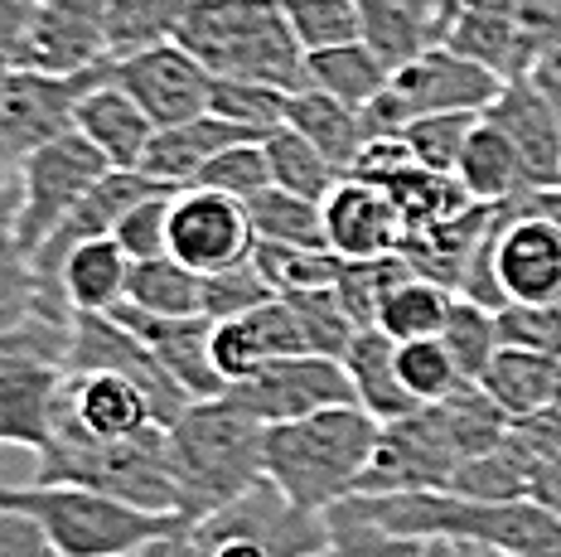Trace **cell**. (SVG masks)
Wrapping results in <instances>:
<instances>
[{
    "mask_svg": "<svg viewBox=\"0 0 561 557\" xmlns=\"http://www.w3.org/2000/svg\"><path fill=\"white\" fill-rule=\"evenodd\" d=\"M489 117L508 132V141L523 156V175H528V194L561 190V117L557 107L537 92L528 78L504 88V98L489 107Z\"/></svg>",
    "mask_w": 561,
    "mask_h": 557,
    "instance_id": "7402d4cb",
    "label": "cell"
},
{
    "mask_svg": "<svg viewBox=\"0 0 561 557\" xmlns=\"http://www.w3.org/2000/svg\"><path fill=\"white\" fill-rule=\"evenodd\" d=\"M455 306V292L440 282H426V276H412L402 282L397 292L382 300L378 310V330L392 334L397 344H412V340H440Z\"/></svg>",
    "mask_w": 561,
    "mask_h": 557,
    "instance_id": "e575fe53",
    "label": "cell"
},
{
    "mask_svg": "<svg viewBox=\"0 0 561 557\" xmlns=\"http://www.w3.org/2000/svg\"><path fill=\"white\" fill-rule=\"evenodd\" d=\"M208 112L224 122H238L256 136H272L276 126H286V92L262 88V83H242V78H214V102Z\"/></svg>",
    "mask_w": 561,
    "mask_h": 557,
    "instance_id": "f6af8a7d",
    "label": "cell"
},
{
    "mask_svg": "<svg viewBox=\"0 0 561 557\" xmlns=\"http://www.w3.org/2000/svg\"><path fill=\"white\" fill-rule=\"evenodd\" d=\"M131 258L116 238H98L73 248L58 266V296L68 300L73 316H112L116 306H126L131 292Z\"/></svg>",
    "mask_w": 561,
    "mask_h": 557,
    "instance_id": "cb8c5ba5",
    "label": "cell"
},
{
    "mask_svg": "<svg viewBox=\"0 0 561 557\" xmlns=\"http://www.w3.org/2000/svg\"><path fill=\"white\" fill-rule=\"evenodd\" d=\"M256 234L242 200L214 190H180L170 200V258L194 266L198 276L252 262Z\"/></svg>",
    "mask_w": 561,
    "mask_h": 557,
    "instance_id": "9a60e30c",
    "label": "cell"
},
{
    "mask_svg": "<svg viewBox=\"0 0 561 557\" xmlns=\"http://www.w3.org/2000/svg\"><path fill=\"white\" fill-rule=\"evenodd\" d=\"M320 214H324V248L344 262L388 258L407 238V224L397 214V204L388 200V190L354 175L334 184V194L320 204Z\"/></svg>",
    "mask_w": 561,
    "mask_h": 557,
    "instance_id": "d6986e66",
    "label": "cell"
},
{
    "mask_svg": "<svg viewBox=\"0 0 561 557\" xmlns=\"http://www.w3.org/2000/svg\"><path fill=\"white\" fill-rule=\"evenodd\" d=\"M68 374H122L136 388L150 393L160 422L174 427L190 412V393L174 383L160 359L136 340L116 316H73V334H68Z\"/></svg>",
    "mask_w": 561,
    "mask_h": 557,
    "instance_id": "4fadbf2b",
    "label": "cell"
},
{
    "mask_svg": "<svg viewBox=\"0 0 561 557\" xmlns=\"http://www.w3.org/2000/svg\"><path fill=\"white\" fill-rule=\"evenodd\" d=\"M528 200L542 208L547 218H557V224H561V190H542V194H528Z\"/></svg>",
    "mask_w": 561,
    "mask_h": 557,
    "instance_id": "9f6ffc18",
    "label": "cell"
},
{
    "mask_svg": "<svg viewBox=\"0 0 561 557\" xmlns=\"http://www.w3.org/2000/svg\"><path fill=\"white\" fill-rule=\"evenodd\" d=\"M248 141H266V136L204 112V117H194V122L160 126L156 141H150V150H146V160H140V175H150L156 184H165V190H174V194L194 190V180L208 170V160L224 156V150H232V146H248Z\"/></svg>",
    "mask_w": 561,
    "mask_h": 557,
    "instance_id": "44dd1931",
    "label": "cell"
},
{
    "mask_svg": "<svg viewBox=\"0 0 561 557\" xmlns=\"http://www.w3.org/2000/svg\"><path fill=\"white\" fill-rule=\"evenodd\" d=\"M440 340H446V350L455 354V364H460L465 378L484 383L489 364H494L499 350H504V334H499V310H484V306H474V300L455 296Z\"/></svg>",
    "mask_w": 561,
    "mask_h": 557,
    "instance_id": "ab89813d",
    "label": "cell"
},
{
    "mask_svg": "<svg viewBox=\"0 0 561 557\" xmlns=\"http://www.w3.org/2000/svg\"><path fill=\"white\" fill-rule=\"evenodd\" d=\"M286 126H290V132L306 136V141L320 150V156H330L334 166L344 170V175L358 166L364 146L373 141L364 112L344 107V102L324 98V92H314V88L290 92V98H286Z\"/></svg>",
    "mask_w": 561,
    "mask_h": 557,
    "instance_id": "f1b7e54d",
    "label": "cell"
},
{
    "mask_svg": "<svg viewBox=\"0 0 561 557\" xmlns=\"http://www.w3.org/2000/svg\"><path fill=\"white\" fill-rule=\"evenodd\" d=\"M397 374H402V388L412 393L421 408L446 402V398H455V393L474 388V383L460 374V364H455V354L446 350V340L397 344Z\"/></svg>",
    "mask_w": 561,
    "mask_h": 557,
    "instance_id": "60d3db41",
    "label": "cell"
},
{
    "mask_svg": "<svg viewBox=\"0 0 561 557\" xmlns=\"http://www.w3.org/2000/svg\"><path fill=\"white\" fill-rule=\"evenodd\" d=\"M174 44H184L214 78H242L286 98L310 88V54L290 34L280 0H190Z\"/></svg>",
    "mask_w": 561,
    "mask_h": 557,
    "instance_id": "277c9868",
    "label": "cell"
},
{
    "mask_svg": "<svg viewBox=\"0 0 561 557\" xmlns=\"http://www.w3.org/2000/svg\"><path fill=\"white\" fill-rule=\"evenodd\" d=\"M504 78L494 68L465 59L450 44H436L407 68H397L388 92L364 112L368 136H397L412 117H436V112H474L484 117L504 98Z\"/></svg>",
    "mask_w": 561,
    "mask_h": 557,
    "instance_id": "ba28073f",
    "label": "cell"
},
{
    "mask_svg": "<svg viewBox=\"0 0 561 557\" xmlns=\"http://www.w3.org/2000/svg\"><path fill=\"white\" fill-rule=\"evenodd\" d=\"M107 170L112 166L102 160V150L92 141H83L78 132L58 136V141L30 150V156L20 160L15 228H20V242L30 248V258L54 238V228L88 200V190L107 175Z\"/></svg>",
    "mask_w": 561,
    "mask_h": 557,
    "instance_id": "9c48e42d",
    "label": "cell"
},
{
    "mask_svg": "<svg viewBox=\"0 0 561 557\" xmlns=\"http://www.w3.org/2000/svg\"><path fill=\"white\" fill-rule=\"evenodd\" d=\"M378 436L382 422H373L358 402L266 427V480L290 504L310 509V514H330L334 504L358 495Z\"/></svg>",
    "mask_w": 561,
    "mask_h": 557,
    "instance_id": "3957f363",
    "label": "cell"
},
{
    "mask_svg": "<svg viewBox=\"0 0 561 557\" xmlns=\"http://www.w3.org/2000/svg\"><path fill=\"white\" fill-rule=\"evenodd\" d=\"M15 214L20 190L0 204V330H20L25 320L39 316V272H34L30 248L20 242Z\"/></svg>",
    "mask_w": 561,
    "mask_h": 557,
    "instance_id": "d6a6232c",
    "label": "cell"
},
{
    "mask_svg": "<svg viewBox=\"0 0 561 557\" xmlns=\"http://www.w3.org/2000/svg\"><path fill=\"white\" fill-rule=\"evenodd\" d=\"M112 316L160 359V368L194 402L224 398L228 393V383L214 368V320L208 316H150V310H136V306H116Z\"/></svg>",
    "mask_w": 561,
    "mask_h": 557,
    "instance_id": "ac0fdd59",
    "label": "cell"
},
{
    "mask_svg": "<svg viewBox=\"0 0 561 557\" xmlns=\"http://www.w3.org/2000/svg\"><path fill=\"white\" fill-rule=\"evenodd\" d=\"M54 422L78 427V432L98 441H122V436L146 432V427H165L150 393L136 388L122 374H68L64 393H58Z\"/></svg>",
    "mask_w": 561,
    "mask_h": 557,
    "instance_id": "ffe728a7",
    "label": "cell"
},
{
    "mask_svg": "<svg viewBox=\"0 0 561 557\" xmlns=\"http://www.w3.org/2000/svg\"><path fill=\"white\" fill-rule=\"evenodd\" d=\"M499 334H504V350L561 354V300H552V306H504L499 310Z\"/></svg>",
    "mask_w": 561,
    "mask_h": 557,
    "instance_id": "f907efd6",
    "label": "cell"
},
{
    "mask_svg": "<svg viewBox=\"0 0 561 557\" xmlns=\"http://www.w3.org/2000/svg\"><path fill=\"white\" fill-rule=\"evenodd\" d=\"M314 557H431V543L373 524L354 499L330 509V543Z\"/></svg>",
    "mask_w": 561,
    "mask_h": 557,
    "instance_id": "f35d334b",
    "label": "cell"
},
{
    "mask_svg": "<svg viewBox=\"0 0 561 557\" xmlns=\"http://www.w3.org/2000/svg\"><path fill=\"white\" fill-rule=\"evenodd\" d=\"M170 200L174 194H150L146 204H136L131 214L116 228V242L126 248L131 262H150V258H170Z\"/></svg>",
    "mask_w": 561,
    "mask_h": 557,
    "instance_id": "681fc988",
    "label": "cell"
},
{
    "mask_svg": "<svg viewBox=\"0 0 561 557\" xmlns=\"http://www.w3.org/2000/svg\"><path fill=\"white\" fill-rule=\"evenodd\" d=\"M412 262L402 258V252H388V258H364V262H344L339 266V282L334 292L344 300L348 320L358 325V330H373L378 325V310L382 300H388L402 282H412Z\"/></svg>",
    "mask_w": 561,
    "mask_h": 557,
    "instance_id": "74e56055",
    "label": "cell"
},
{
    "mask_svg": "<svg viewBox=\"0 0 561 557\" xmlns=\"http://www.w3.org/2000/svg\"><path fill=\"white\" fill-rule=\"evenodd\" d=\"M116 59L83 68V73H34V68H10L0 83V132L20 160L30 150L78 132V107L92 88L112 83Z\"/></svg>",
    "mask_w": 561,
    "mask_h": 557,
    "instance_id": "30bf717a",
    "label": "cell"
},
{
    "mask_svg": "<svg viewBox=\"0 0 561 557\" xmlns=\"http://www.w3.org/2000/svg\"><path fill=\"white\" fill-rule=\"evenodd\" d=\"M126 306L150 310V316H204V276L174 258L136 262Z\"/></svg>",
    "mask_w": 561,
    "mask_h": 557,
    "instance_id": "d590c367",
    "label": "cell"
},
{
    "mask_svg": "<svg viewBox=\"0 0 561 557\" xmlns=\"http://www.w3.org/2000/svg\"><path fill=\"white\" fill-rule=\"evenodd\" d=\"M455 180L465 184L474 204H513L528 200V175H523V156L508 141V132L494 117H479V126L465 141V156L455 166Z\"/></svg>",
    "mask_w": 561,
    "mask_h": 557,
    "instance_id": "4316f807",
    "label": "cell"
},
{
    "mask_svg": "<svg viewBox=\"0 0 561 557\" xmlns=\"http://www.w3.org/2000/svg\"><path fill=\"white\" fill-rule=\"evenodd\" d=\"M373 524L421 543H479L508 557H561V514L537 499H470L450 490L358 495Z\"/></svg>",
    "mask_w": 561,
    "mask_h": 557,
    "instance_id": "6da1fadb",
    "label": "cell"
},
{
    "mask_svg": "<svg viewBox=\"0 0 561 557\" xmlns=\"http://www.w3.org/2000/svg\"><path fill=\"white\" fill-rule=\"evenodd\" d=\"M170 470L180 519L198 524L266 480V427L232 398L190 402L170 427Z\"/></svg>",
    "mask_w": 561,
    "mask_h": 557,
    "instance_id": "7a4b0ae2",
    "label": "cell"
},
{
    "mask_svg": "<svg viewBox=\"0 0 561 557\" xmlns=\"http://www.w3.org/2000/svg\"><path fill=\"white\" fill-rule=\"evenodd\" d=\"M248 218L256 242H280V248H324V214L314 200H300L290 190H262L248 200Z\"/></svg>",
    "mask_w": 561,
    "mask_h": 557,
    "instance_id": "8d00e7d4",
    "label": "cell"
},
{
    "mask_svg": "<svg viewBox=\"0 0 561 557\" xmlns=\"http://www.w3.org/2000/svg\"><path fill=\"white\" fill-rule=\"evenodd\" d=\"M407 5H416V10H426V15H436L446 30H450V20H455V0H407Z\"/></svg>",
    "mask_w": 561,
    "mask_h": 557,
    "instance_id": "11a10c76",
    "label": "cell"
},
{
    "mask_svg": "<svg viewBox=\"0 0 561 557\" xmlns=\"http://www.w3.org/2000/svg\"><path fill=\"white\" fill-rule=\"evenodd\" d=\"M156 132L160 126L140 112V102L131 92L116 88V78L102 88H92L83 98V107H78V136L98 146L112 170H140Z\"/></svg>",
    "mask_w": 561,
    "mask_h": 557,
    "instance_id": "603a6c76",
    "label": "cell"
},
{
    "mask_svg": "<svg viewBox=\"0 0 561 557\" xmlns=\"http://www.w3.org/2000/svg\"><path fill=\"white\" fill-rule=\"evenodd\" d=\"M306 78H310L314 92H324V98L344 102V107H354V112H368L373 102L388 92L392 68L382 64L364 39H354V44H339V49L310 54V59H306Z\"/></svg>",
    "mask_w": 561,
    "mask_h": 557,
    "instance_id": "f546056e",
    "label": "cell"
},
{
    "mask_svg": "<svg viewBox=\"0 0 561 557\" xmlns=\"http://www.w3.org/2000/svg\"><path fill=\"white\" fill-rule=\"evenodd\" d=\"M0 557H58V553L30 514H15V509L0 504Z\"/></svg>",
    "mask_w": 561,
    "mask_h": 557,
    "instance_id": "816d5d0a",
    "label": "cell"
},
{
    "mask_svg": "<svg viewBox=\"0 0 561 557\" xmlns=\"http://www.w3.org/2000/svg\"><path fill=\"white\" fill-rule=\"evenodd\" d=\"M494 276L508 306L561 300V224L533 200H513L494 234Z\"/></svg>",
    "mask_w": 561,
    "mask_h": 557,
    "instance_id": "5bb4252c",
    "label": "cell"
},
{
    "mask_svg": "<svg viewBox=\"0 0 561 557\" xmlns=\"http://www.w3.org/2000/svg\"><path fill=\"white\" fill-rule=\"evenodd\" d=\"M378 190H388V200L397 204V214H402L407 234H421V228H436L455 218L460 208H470L474 200L465 194V184L455 175H436V170H421L416 160L407 170H397L388 184H378Z\"/></svg>",
    "mask_w": 561,
    "mask_h": 557,
    "instance_id": "1f68e13d",
    "label": "cell"
},
{
    "mask_svg": "<svg viewBox=\"0 0 561 557\" xmlns=\"http://www.w3.org/2000/svg\"><path fill=\"white\" fill-rule=\"evenodd\" d=\"M513 30H518V54H523V78L561 44V0H508Z\"/></svg>",
    "mask_w": 561,
    "mask_h": 557,
    "instance_id": "c3c4849f",
    "label": "cell"
},
{
    "mask_svg": "<svg viewBox=\"0 0 561 557\" xmlns=\"http://www.w3.org/2000/svg\"><path fill=\"white\" fill-rule=\"evenodd\" d=\"M15 190H20V156L10 150L5 132H0V204H5Z\"/></svg>",
    "mask_w": 561,
    "mask_h": 557,
    "instance_id": "db71d44e",
    "label": "cell"
},
{
    "mask_svg": "<svg viewBox=\"0 0 561 557\" xmlns=\"http://www.w3.org/2000/svg\"><path fill=\"white\" fill-rule=\"evenodd\" d=\"M266 300H276L272 282L262 276V266L252 262H238L228 266V272H214L204 276V316L208 320H238V316H252L256 306H266Z\"/></svg>",
    "mask_w": 561,
    "mask_h": 557,
    "instance_id": "7dc6e473",
    "label": "cell"
},
{
    "mask_svg": "<svg viewBox=\"0 0 561 557\" xmlns=\"http://www.w3.org/2000/svg\"><path fill=\"white\" fill-rule=\"evenodd\" d=\"M184 15H190V0H112L107 54L122 64V59H136V54L160 49V44H174Z\"/></svg>",
    "mask_w": 561,
    "mask_h": 557,
    "instance_id": "4dcf8cb0",
    "label": "cell"
},
{
    "mask_svg": "<svg viewBox=\"0 0 561 557\" xmlns=\"http://www.w3.org/2000/svg\"><path fill=\"white\" fill-rule=\"evenodd\" d=\"M266 160H272L276 190H290V194L314 200V204H324L334 194V184L348 180L330 156H320V150H314L300 132H290V126H276V132L266 136Z\"/></svg>",
    "mask_w": 561,
    "mask_h": 557,
    "instance_id": "836d02e7",
    "label": "cell"
},
{
    "mask_svg": "<svg viewBox=\"0 0 561 557\" xmlns=\"http://www.w3.org/2000/svg\"><path fill=\"white\" fill-rule=\"evenodd\" d=\"M465 456L455 451L436 408H416L402 422H388L358 495H407V490H450ZM354 495V499H358Z\"/></svg>",
    "mask_w": 561,
    "mask_h": 557,
    "instance_id": "7c38bea8",
    "label": "cell"
},
{
    "mask_svg": "<svg viewBox=\"0 0 561 557\" xmlns=\"http://www.w3.org/2000/svg\"><path fill=\"white\" fill-rule=\"evenodd\" d=\"M34 485H83V490L116 495L150 514H180L170 470V427H146L122 441H98L78 427L54 422L49 446L39 451Z\"/></svg>",
    "mask_w": 561,
    "mask_h": 557,
    "instance_id": "5b68a950",
    "label": "cell"
},
{
    "mask_svg": "<svg viewBox=\"0 0 561 557\" xmlns=\"http://www.w3.org/2000/svg\"><path fill=\"white\" fill-rule=\"evenodd\" d=\"M0 504L30 514L58 557H136L190 524L180 514H150L83 485H10L0 490Z\"/></svg>",
    "mask_w": 561,
    "mask_h": 557,
    "instance_id": "8992f818",
    "label": "cell"
},
{
    "mask_svg": "<svg viewBox=\"0 0 561 557\" xmlns=\"http://www.w3.org/2000/svg\"><path fill=\"white\" fill-rule=\"evenodd\" d=\"M252 258L276 296L324 292L339 282V266H344V258H334L330 248H280V242H256Z\"/></svg>",
    "mask_w": 561,
    "mask_h": 557,
    "instance_id": "b9f144b4",
    "label": "cell"
},
{
    "mask_svg": "<svg viewBox=\"0 0 561 557\" xmlns=\"http://www.w3.org/2000/svg\"><path fill=\"white\" fill-rule=\"evenodd\" d=\"M280 10L306 54L358 39V0H280Z\"/></svg>",
    "mask_w": 561,
    "mask_h": 557,
    "instance_id": "ee69618b",
    "label": "cell"
},
{
    "mask_svg": "<svg viewBox=\"0 0 561 557\" xmlns=\"http://www.w3.org/2000/svg\"><path fill=\"white\" fill-rule=\"evenodd\" d=\"M116 88L131 92L156 126H180L208 112L214 102V73L194 59L184 44H160L150 54L116 64Z\"/></svg>",
    "mask_w": 561,
    "mask_h": 557,
    "instance_id": "2e32d148",
    "label": "cell"
},
{
    "mask_svg": "<svg viewBox=\"0 0 561 557\" xmlns=\"http://www.w3.org/2000/svg\"><path fill=\"white\" fill-rule=\"evenodd\" d=\"M107 10L112 0H39L20 68L83 73V68L107 64Z\"/></svg>",
    "mask_w": 561,
    "mask_h": 557,
    "instance_id": "e0dca14e",
    "label": "cell"
},
{
    "mask_svg": "<svg viewBox=\"0 0 561 557\" xmlns=\"http://www.w3.org/2000/svg\"><path fill=\"white\" fill-rule=\"evenodd\" d=\"M324 543L330 514H310L290 504L272 480H262L228 509L165 538V557H314Z\"/></svg>",
    "mask_w": 561,
    "mask_h": 557,
    "instance_id": "52a82bcc",
    "label": "cell"
},
{
    "mask_svg": "<svg viewBox=\"0 0 561 557\" xmlns=\"http://www.w3.org/2000/svg\"><path fill=\"white\" fill-rule=\"evenodd\" d=\"M528 83H533L537 92H542L547 102H552V107H557V117H561V44H557L552 54H547L542 64L533 68V78H528Z\"/></svg>",
    "mask_w": 561,
    "mask_h": 557,
    "instance_id": "f5cc1de1",
    "label": "cell"
},
{
    "mask_svg": "<svg viewBox=\"0 0 561 557\" xmlns=\"http://www.w3.org/2000/svg\"><path fill=\"white\" fill-rule=\"evenodd\" d=\"M358 39L397 73L426 49L446 44V25L407 0H358Z\"/></svg>",
    "mask_w": 561,
    "mask_h": 557,
    "instance_id": "83f0119b",
    "label": "cell"
},
{
    "mask_svg": "<svg viewBox=\"0 0 561 557\" xmlns=\"http://www.w3.org/2000/svg\"><path fill=\"white\" fill-rule=\"evenodd\" d=\"M224 398H232L242 412H252L262 427H280V422H300V417L330 412V408H348L354 402V383H348L344 359L290 354V359L262 364L252 378L232 383Z\"/></svg>",
    "mask_w": 561,
    "mask_h": 557,
    "instance_id": "8fae6325",
    "label": "cell"
},
{
    "mask_svg": "<svg viewBox=\"0 0 561 557\" xmlns=\"http://www.w3.org/2000/svg\"><path fill=\"white\" fill-rule=\"evenodd\" d=\"M344 368H348V383H354V402L373 422L388 427L421 408L412 393L402 388V374H397V340L382 334L378 325L354 334V344H348V354H344Z\"/></svg>",
    "mask_w": 561,
    "mask_h": 557,
    "instance_id": "d4e9b609",
    "label": "cell"
},
{
    "mask_svg": "<svg viewBox=\"0 0 561 557\" xmlns=\"http://www.w3.org/2000/svg\"><path fill=\"white\" fill-rule=\"evenodd\" d=\"M194 190H214L228 200H256L262 190H272V160H266V141H248L232 146L224 156L208 160V170L194 180Z\"/></svg>",
    "mask_w": 561,
    "mask_h": 557,
    "instance_id": "bcb514c9",
    "label": "cell"
},
{
    "mask_svg": "<svg viewBox=\"0 0 561 557\" xmlns=\"http://www.w3.org/2000/svg\"><path fill=\"white\" fill-rule=\"evenodd\" d=\"M474 126H479L474 112H436V117H412L397 136L407 141V150H412V160L421 170L455 175V166H460L465 141H470Z\"/></svg>",
    "mask_w": 561,
    "mask_h": 557,
    "instance_id": "7bdbcfd3",
    "label": "cell"
},
{
    "mask_svg": "<svg viewBox=\"0 0 561 557\" xmlns=\"http://www.w3.org/2000/svg\"><path fill=\"white\" fill-rule=\"evenodd\" d=\"M479 388L504 408L513 422H533L542 412L561 408V354L537 350H499Z\"/></svg>",
    "mask_w": 561,
    "mask_h": 557,
    "instance_id": "484cf974",
    "label": "cell"
}]
</instances>
